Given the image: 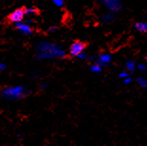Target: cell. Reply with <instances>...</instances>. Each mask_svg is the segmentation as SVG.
<instances>
[{
	"mask_svg": "<svg viewBox=\"0 0 147 146\" xmlns=\"http://www.w3.org/2000/svg\"><path fill=\"white\" fill-rule=\"evenodd\" d=\"M146 59H147V56H146Z\"/></svg>",
	"mask_w": 147,
	"mask_h": 146,
	"instance_id": "obj_21",
	"label": "cell"
},
{
	"mask_svg": "<svg viewBox=\"0 0 147 146\" xmlns=\"http://www.w3.org/2000/svg\"><path fill=\"white\" fill-rule=\"evenodd\" d=\"M39 59H51L53 57H62L65 55V51L57 45L49 42H41L37 46Z\"/></svg>",
	"mask_w": 147,
	"mask_h": 146,
	"instance_id": "obj_1",
	"label": "cell"
},
{
	"mask_svg": "<svg viewBox=\"0 0 147 146\" xmlns=\"http://www.w3.org/2000/svg\"><path fill=\"white\" fill-rule=\"evenodd\" d=\"M113 19V16H112L111 14H107V15H105V16L102 18V20L105 21V22H110V21Z\"/></svg>",
	"mask_w": 147,
	"mask_h": 146,
	"instance_id": "obj_13",
	"label": "cell"
},
{
	"mask_svg": "<svg viewBox=\"0 0 147 146\" xmlns=\"http://www.w3.org/2000/svg\"><path fill=\"white\" fill-rule=\"evenodd\" d=\"M135 28L137 29V30H139L140 32H147V23H137L135 25Z\"/></svg>",
	"mask_w": 147,
	"mask_h": 146,
	"instance_id": "obj_8",
	"label": "cell"
},
{
	"mask_svg": "<svg viewBox=\"0 0 147 146\" xmlns=\"http://www.w3.org/2000/svg\"><path fill=\"white\" fill-rule=\"evenodd\" d=\"M131 82H132V79H131L129 76H128L127 78L124 79V83H131Z\"/></svg>",
	"mask_w": 147,
	"mask_h": 146,
	"instance_id": "obj_16",
	"label": "cell"
},
{
	"mask_svg": "<svg viewBox=\"0 0 147 146\" xmlns=\"http://www.w3.org/2000/svg\"><path fill=\"white\" fill-rule=\"evenodd\" d=\"M145 87H147V80H145Z\"/></svg>",
	"mask_w": 147,
	"mask_h": 146,
	"instance_id": "obj_20",
	"label": "cell"
},
{
	"mask_svg": "<svg viewBox=\"0 0 147 146\" xmlns=\"http://www.w3.org/2000/svg\"><path fill=\"white\" fill-rule=\"evenodd\" d=\"M25 94H26V89L20 85L7 87L2 91V95L8 100H18Z\"/></svg>",
	"mask_w": 147,
	"mask_h": 146,
	"instance_id": "obj_2",
	"label": "cell"
},
{
	"mask_svg": "<svg viewBox=\"0 0 147 146\" xmlns=\"http://www.w3.org/2000/svg\"><path fill=\"white\" fill-rule=\"evenodd\" d=\"M139 68L140 70H145L146 67H145V65H139Z\"/></svg>",
	"mask_w": 147,
	"mask_h": 146,
	"instance_id": "obj_17",
	"label": "cell"
},
{
	"mask_svg": "<svg viewBox=\"0 0 147 146\" xmlns=\"http://www.w3.org/2000/svg\"><path fill=\"white\" fill-rule=\"evenodd\" d=\"M102 70V66L100 64H94V65H92L91 66V71L92 72H100V71Z\"/></svg>",
	"mask_w": 147,
	"mask_h": 146,
	"instance_id": "obj_9",
	"label": "cell"
},
{
	"mask_svg": "<svg viewBox=\"0 0 147 146\" xmlns=\"http://www.w3.org/2000/svg\"><path fill=\"white\" fill-rule=\"evenodd\" d=\"M4 68H5V65L2 64V63H0V70H3Z\"/></svg>",
	"mask_w": 147,
	"mask_h": 146,
	"instance_id": "obj_18",
	"label": "cell"
},
{
	"mask_svg": "<svg viewBox=\"0 0 147 146\" xmlns=\"http://www.w3.org/2000/svg\"><path fill=\"white\" fill-rule=\"evenodd\" d=\"M26 15L25 13V10L22 9H17L13 12H11L10 15V20L13 23H19L24 19V16Z\"/></svg>",
	"mask_w": 147,
	"mask_h": 146,
	"instance_id": "obj_5",
	"label": "cell"
},
{
	"mask_svg": "<svg viewBox=\"0 0 147 146\" xmlns=\"http://www.w3.org/2000/svg\"><path fill=\"white\" fill-rule=\"evenodd\" d=\"M119 76H120L121 78H123V79H125V78H127V77L129 76V75H128V73H127V72H121V73H120V75H119Z\"/></svg>",
	"mask_w": 147,
	"mask_h": 146,
	"instance_id": "obj_15",
	"label": "cell"
},
{
	"mask_svg": "<svg viewBox=\"0 0 147 146\" xmlns=\"http://www.w3.org/2000/svg\"><path fill=\"white\" fill-rule=\"evenodd\" d=\"M16 28L21 33L23 34H30L32 32V30L30 28V25H28L26 23H16Z\"/></svg>",
	"mask_w": 147,
	"mask_h": 146,
	"instance_id": "obj_6",
	"label": "cell"
},
{
	"mask_svg": "<svg viewBox=\"0 0 147 146\" xmlns=\"http://www.w3.org/2000/svg\"><path fill=\"white\" fill-rule=\"evenodd\" d=\"M55 30H57V28H56V27H51V29H49V32H54Z\"/></svg>",
	"mask_w": 147,
	"mask_h": 146,
	"instance_id": "obj_19",
	"label": "cell"
},
{
	"mask_svg": "<svg viewBox=\"0 0 147 146\" xmlns=\"http://www.w3.org/2000/svg\"><path fill=\"white\" fill-rule=\"evenodd\" d=\"M53 4L57 7H62L64 5V0H53Z\"/></svg>",
	"mask_w": 147,
	"mask_h": 146,
	"instance_id": "obj_12",
	"label": "cell"
},
{
	"mask_svg": "<svg viewBox=\"0 0 147 146\" xmlns=\"http://www.w3.org/2000/svg\"><path fill=\"white\" fill-rule=\"evenodd\" d=\"M111 62V56L109 54L104 53L102 55H100L99 57V64L101 65H107Z\"/></svg>",
	"mask_w": 147,
	"mask_h": 146,
	"instance_id": "obj_7",
	"label": "cell"
},
{
	"mask_svg": "<svg viewBox=\"0 0 147 146\" xmlns=\"http://www.w3.org/2000/svg\"><path fill=\"white\" fill-rule=\"evenodd\" d=\"M135 67H136L135 62H133V61H129V62H127V64H126V67H127V69L129 70V71H133L134 69H135Z\"/></svg>",
	"mask_w": 147,
	"mask_h": 146,
	"instance_id": "obj_10",
	"label": "cell"
},
{
	"mask_svg": "<svg viewBox=\"0 0 147 146\" xmlns=\"http://www.w3.org/2000/svg\"><path fill=\"white\" fill-rule=\"evenodd\" d=\"M84 44L82 42H74L72 45L70 46L69 52L72 56H78L80 53H82L84 49Z\"/></svg>",
	"mask_w": 147,
	"mask_h": 146,
	"instance_id": "obj_4",
	"label": "cell"
},
{
	"mask_svg": "<svg viewBox=\"0 0 147 146\" xmlns=\"http://www.w3.org/2000/svg\"><path fill=\"white\" fill-rule=\"evenodd\" d=\"M77 57L79 58V59H82V60H84V59H86V54L84 53V51H83L82 53H80Z\"/></svg>",
	"mask_w": 147,
	"mask_h": 146,
	"instance_id": "obj_14",
	"label": "cell"
},
{
	"mask_svg": "<svg viewBox=\"0 0 147 146\" xmlns=\"http://www.w3.org/2000/svg\"><path fill=\"white\" fill-rule=\"evenodd\" d=\"M112 11H119L121 10V2L120 0H100Z\"/></svg>",
	"mask_w": 147,
	"mask_h": 146,
	"instance_id": "obj_3",
	"label": "cell"
},
{
	"mask_svg": "<svg viewBox=\"0 0 147 146\" xmlns=\"http://www.w3.org/2000/svg\"><path fill=\"white\" fill-rule=\"evenodd\" d=\"M25 13L26 15H34L36 13V10L34 8H27L25 9Z\"/></svg>",
	"mask_w": 147,
	"mask_h": 146,
	"instance_id": "obj_11",
	"label": "cell"
}]
</instances>
